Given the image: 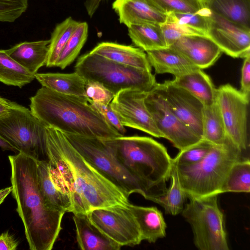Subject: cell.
<instances>
[{
  "label": "cell",
  "instance_id": "cell-6",
  "mask_svg": "<svg viewBox=\"0 0 250 250\" xmlns=\"http://www.w3.org/2000/svg\"><path fill=\"white\" fill-rule=\"evenodd\" d=\"M78 152L102 174L121 189L128 197L139 193L152 201L163 194L137 178L125 168L111 153L102 139L63 133Z\"/></svg>",
  "mask_w": 250,
  "mask_h": 250
},
{
  "label": "cell",
  "instance_id": "cell-2",
  "mask_svg": "<svg viewBox=\"0 0 250 250\" xmlns=\"http://www.w3.org/2000/svg\"><path fill=\"white\" fill-rule=\"evenodd\" d=\"M12 193L17 211L24 227L31 250H51L62 229L65 213L53 210L45 204L40 192L35 158L19 152L8 156Z\"/></svg>",
  "mask_w": 250,
  "mask_h": 250
},
{
  "label": "cell",
  "instance_id": "cell-23",
  "mask_svg": "<svg viewBox=\"0 0 250 250\" xmlns=\"http://www.w3.org/2000/svg\"><path fill=\"white\" fill-rule=\"evenodd\" d=\"M35 79L42 84L59 93L87 97L86 82L77 72L71 73H46L35 75Z\"/></svg>",
  "mask_w": 250,
  "mask_h": 250
},
{
  "label": "cell",
  "instance_id": "cell-39",
  "mask_svg": "<svg viewBox=\"0 0 250 250\" xmlns=\"http://www.w3.org/2000/svg\"><path fill=\"white\" fill-rule=\"evenodd\" d=\"M85 88L86 96L94 102L108 104L115 96L113 93L98 82H86Z\"/></svg>",
  "mask_w": 250,
  "mask_h": 250
},
{
  "label": "cell",
  "instance_id": "cell-14",
  "mask_svg": "<svg viewBox=\"0 0 250 250\" xmlns=\"http://www.w3.org/2000/svg\"><path fill=\"white\" fill-rule=\"evenodd\" d=\"M207 36L222 52L233 58L250 54V29L228 20L210 11Z\"/></svg>",
  "mask_w": 250,
  "mask_h": 250
},
{
  "label": "cell",
  "instance_id": "cell-10",
  "mask_svg": "<svg viewBox=\"0 0 250 250\" xmlns=\"http://www.w3.org/2000/svg\"><path fill=\"white\" fill-rule=\"evenodd\" d=\"M249 97L229 84L216 89V102L219 108L228 138L247 157L249 147L248 134Z\"/></svg>",
  "mask_w": 250,
  "mask_h": 250
},
{
  "label": "cell",
  "instance_id": "cell-9",
  "mask_svg": "<svg viewBox=\"0 0 250 250\" xmlns=\"http://www.w3.org/2000/svg\"><path fill=\"white\" fill-rule=\"evenodd\" d=\"M0 136L19 152L37 160L45 156V125L30 109L15 102L8 112L0 118Z\"/></svg>",
  "mask_w": 250,
  "mask_h": 250
},
{
  "label": "cell",
  "instance_id": "cell-35",
  "mask_svg": "<svg viewBox=\"0 0 250 250\" xmlns=\"http://www.w3.org/2000/svg\"><path fill=\"white\" fill-rule=\"evenodd\" d=\"M160 26L167 47L182 37L192 35H202L180 23L173 13H167L166 19L160 24Z\"/></svg>",
  "mask_w": 250,
  "mask_h": 250
},
{
  "label": "cell",
  "instance_id": "cell-31",
  "mask_svg": "<svg viewBox=\"0 0 250 250\" xmlns=\"http://www.w3.org/2000/svg\"><path fill=\"white\" fill-rule=\"evenodd\" d=\"M79 22L69 17L56 26L50 39L47 67L55 66L60 54Z\"/></svg>",
  "mask_w": 250,
  "mask_h": 250
},
{
  "label": "cell",
  "instance_id": "cell-12",
  "mask_svg": "<svg viewBox=\"0 0 250 250\" xmlns=\"http://www.w3.org/2000/svg\"><path fill=\"white\" fill-rule=\"evenodd\" d=\"M145 103L163 138L180 151L202 140L175 115L156 86L147 93Z\"/></svg>",
  "mask_w": 250,
  "mask_h": 250
},
{
  "label": "cell",
  "instance_id": "cell-18",
  "mask_svg": "<svg viewBox=\"0 0 250 250\" xmlns=\"http://www.w3.org/2000/svg\"><path fill=\"white\" fill-rule=\"evenodd\" d=\"M77 244L83 250H119L122 246L106 236L89 220L87 214H73Z\"/></svg>",
  "mask_w": 250,
  "mask_h": 250
},
{
  "label": "cell",
  "instance_id": "cell-22",
  "mask_svg": "<svg viewBox=\"0 0 250 250\" xmlns=\"http://www.w3.org/2000/svg\"><path fill=\"white\" fill-rule=\"evenodd\" d=\"M128 207L137 222L142 241L155 243L166 236L167 225L162 212L157 208L131 203Z\"/></svg>",
  "mask_w": 250,
  "mask_h": 250
},
{
  "label": "cell",
  "instance_id": "cell-27",
  "mask_svg": "<svg viewBox=\"0 0 250 250\" xmlns=\"http://www.w3.org/2000/svg\"><path fill=\"white\" fill-rule=\"evenodd\" d=\"M127 28L133 43L144 51L167 47L160 24H135Z\"/></svg>",
  "mask_w": 250,
  "mask_h": 250
},
{
  "label": "cell",
  "instance_id": "cell-42",
  "mask_svg": "<svg viewBox=\"0 0 250 250\" xmlns=\"http://www.w3.org/2000/svg\"><path fill=\"white\" fill-rule=\"evenodd\" d=\"M19 244V242L8 230L0 235V250H16Z\"/></svg>",
  "mask_w": 250,
  "mask_h": 250
},
{
  "label": "cell",
  "instance_id": "cell-43",
  "mask_svg": "<svg viewBox=\"0 0 250 250\" xmlns=\"http://www.w3.org/2000/svg\"><path fill=\"white\" fill-rule=\"evenodd\" d=\"M13 102L0 96V118L6 115L12 107Z\"/></svg>",
  "mask_w": 250,
  "mask_h": 250
},
{
  "label": "cell",
  "instance_id": "cell-19",
  "mask_svg": "<svg viewBox=\"0 0 250 250\" xmlns=\"http://www.w3.org/2000/svg\"><path fill=\"white\" fill-rule=\"evenodd\" d=\"M90 52L117 63L151 71L146 54L140 48L112 42H102Z\"/></svg>",
  "mask_w": 250,
  "mask_h": 250
},
{
  "label": "cell",
  "instance_id": "cell-4",
  "mask_svg": "<svg viewBox=\"0 0 250 250\" xmlns=\"http://www.w3.org/2000/svg\"><path fill=\"white\" fill-rule=\"evenodd\" d=\"M102 140L131 173L163 194L165 192L172 159L163 145L150 137L137 136Z\"/></svg>",
  "mask_w": 250,
  "mask_h": 250
},
{
  "label": "cell",
  "instance_id": "cell-1",
  "mask_svg": "<svg viewBox=\"0 0 250 250\" xmlns=\"http://www.w3.org/2000/svg\"><path fill=\"white\" fill-rule=\"evenodd\" d=\"M45 152L50 175L70 199V212L87 214L98 208L128 206V197L87 162L62 132L45 126Z\"/></svg>",
  "mask_w": 250,
  "mask_h": 250
},
{
  "label": "cell",
  "instance_id": "cell-37",
  "mask_svg": "<svg viewBox=\"0 0 250 250\" xmlns=\"http://www.w3.org/2000/svg\"><path fill=\"white\" fill-rule=\"evenodd\" d=\"M209 12L210 10L205 7L196 13L174 14L180 23L201 35L207 36L208 28V16Z\"/></svg>",
  "mask_w": 250,
  "mask_h": 250
},
{
  "label": "cell",
  "instance_id": "cell-44",
  "mask_svg": "<svg viewBox=\"0 0 250 250\" xmlns=\"http://www.w3.org/2000/svg\"><path fill=\"white\" fill-rule=\"evenodd\" d=\"M102 0H86L85 6L88 15L92 17L98 7Z\"/></svg>",
  "mask_w": 250,
  "mask_h": 250
},
{
  "label": "cell",
  "instance_id": "cell-21",
  "mask_svg": "<svg viewBox=\"0 0 250 250\" xmlns=\"http://www.w3.org/2000/svg\"><path fill=\"white\" fill-rule=\"evenodd\" d=\"M49 43L50 40L24 42L5 51L22 66L35 74L41 67L46 64Z\"/></svg>",
  "mask_w": 250,
  "mask_h": 250
},
{
  "label": "cell",
  "instance_id": "cell-40",
  "mask_svg": "<svg viewBox=\"0 0 250 250\" xmlns=\"http://www.w3.org/2000/svg\"><path fill=\"white\" fill-rule=\"evenodd\" d=\"M89 103L104 117L106 122L118 132L123 135L126 132L125 126L122 124L117 114L111 108L110 104H105L94 102L89 99Z\"/></svg>",
  "mask_w": 250,
  "mask_h": 250
},
{
  "label": "cell",
  "instance_id": "cell-33",
  "mask_svg": "<svg viewBox=\"0 0 250 250\" xmlns=\"http://www.w3.org/2000/svg\"><path fill=\"white\" fill-rule=\"evenodd\" d=\"M88 30L86 22H79L60 54L55 66L63 69L74 62L86 41Z\"/></svg>",
  "mask_w": 250,
  "mask_h": 250
},
{
  "label": "cell",
  "instance_id": "cell-7",
  "mask_svg": "<svg viewBox=\"0 0 250 250\" xmlns=\"http://www.w3.org/2000/svg\"><path fill=\"white\" fill-rule=\"evenodd\" d=\"M75 70L85 82H98L115 95L130 88L148 92L157 83L151 71L117 63L91 52L78 59Z\"/></svg>",
  "mask_w": 250,
  "mask_h": 250
},
{
  "label": "cell",
  "instance_id": "cell-13",
  "mask_svg": "<svg viewBox=\"0 0 250 250\" xmlns=\"http://www.w3.org/2000/svg\"><path fill=\"white\" fill-rule=\"evenodd\" d=\"M147 93L136 89H124L115 95L110 105L124 126L163 138L146 106Z\"/></svg>",
  "mask_w": 250,
  "mask_h": 250
},
{
  "label": "cell",
  "instance_id": "cell-24",
  "mask_svg": "<svg viewBox=\"0 0 250 250\" xmlns=\"http://www.w3.org/2000/svg\"><path fill=\"white\" fill-rule=\"evenodd\" d=\"M37 172L40 192L46 206L54 210L70 212V199L51 179L46 160L37 161Z\"/></svg>",
  "mask_w": 250,
  "mask_h": 250
},
{
  "label": "cell",
  "instance_id": "cell-3",
  "mask_svg": "<svg viewBox=\"0 0 250 250\" xmlns=\"http://www.w3.org/2000/svg\"><path fill=\"white\" fill-rule=\"evenodd\" d=\"M30 101L31 112L45 126L101 139L123 136L90 105L87 97L64 95L42 86Z\"/></svg>",
  "mask_w": 250,
  "mask_h": 250
},
{
  "label": "cell",
  "instance_id": "cell-32",
  "mask_svg": "<svg viewBox=\"0 0 250 250\" xmlns=\"http://www.w3.org/2000/svg\"><path fill=\"white\" fill-rule=\"evenodd\" d=\"M250 191V158L236 162L231 167L225 181L221 193Z\"/></svg>",
  "mask_w": 250,
  "mask_h": 250
},
{
  "label": "cell",
  "instance_id": "cell-8",
  "mask_svg": "<svg viewBox=\"0 0 250 250\" xmlns=\"http://www.w3.org/2000/svg\"><path fill=\"white\" fill-rule=\"evenodd\" d=\"M218 195L189 198L182 212L191 227L194 243L200 250H229L224 215Z\"/></svg>",
  "mask_w": 250,
  "mask_h": 250
},
{
  "label": "cell",
  "instance_id": "cell-25",
  "mask_svg": "<svg viewBox=\"0 0 250 250\" xmlns=\"http://www.w3.org/2000/svg\"><path fill=\"white\" fill-rule=\"evenodd\" d=\"M172 82L191 93L205 106L215 102L217 89L208 76L201 69L176 77Z\"/></svg>",
  "mask_w": 250,
  "mask_h": 250
},
{
  "label": "cell",
  "instance_id": "cell-34",
  "mask_svg": "<svg viewBox=\"0 0 250 250\" xmlns=\"http://www.w3.org/2000/svg\"><path fill=\"white\" fill-rule=\"evenodd\" d=\"M164 13H194L205 8L202 0H147Z\"/></svg>",
  "mask_w": 250,
  "mask_h": 250
},
{
  "label": "cell",
  "instance_id": "cell-26",
  "mask_svg": "<svg viewBox=\"0 0 250 250\" xmlns=\"http://www.w3.org/2000/svg\"><path fill=\"white\" fill-rule=\"evenodd\" d=\"M205 8L229 21L250 29V0H202Z\"/></svg>",
  "mask_w": 250,
  "mask_h": 250
},
{
  "label": "cell",
  "instance_id": "cell-29",
  "mask_svg": "<svg viewBox=\"0 0 250 250\" xmlns=\"http://www.w3.org/2000/svg\"><path fill=\"white\" fill-rule=\"evenodd\" d=\"M35 75L12 58L5 50H0V82L21 88L32 82Z\"/></svg>",
  "mask_w": 250,
  "mask_h": 250
},
{
  "label": "cell",
  "instance_id": "cell-46",
  "mask_svg": "<svg viewBox=\"0 0 250 250\" xmlns=\"http://www.w3.org/2000/svg\"><path fill=\"white\" fill-rule=\"evenodd\" d=\"M12 190V186L0 190V205L4 201L8 195L11 192Z\"/></svg>",
  "mask_w": 250,
  "mask_h": 250
},
{
  "label": "cell",
  "instance_id": "cell-11",
  "mask_svg": "<svg viewBox=\"0 0 250 250\" xmlns=\"http://www.w3.org/2000/svg\"><path fill=\"white\" fill-rule=\"evenodd\" d=\"M128 206L95 208L87 215L90 222L110 239L122 247H133L140 244L142 239L137 222Z\"/></svg>",
  "mask_w": 250,
  "mask_h": 250
},
{
  "label": "cell",
  "instance_id": "cell-5",
  "mask_svg": "<svg viewBox=\"0 0 250 250\" xmlns=\"http://www.w3.org/2000/svg\"><path fill=\"white\" fill-rule=\"evenodd\" d=\"M250 158L228 138L225 144L213 145L197 163L177 165L178 179L187 197L202 198L218 195L232 166L237 161Z\"/></svg>",
  "mask_w": 250,
  "mask_h": 250
},
{
  "label": "cell",
  "instance_id": "cell-30",
  "mask_svg": "<svg viewBox=\"0 0 250 250\" xmlns=\"http://www.w3.org/2000/svg\"><path fill=\"white\" fill-rule=\"evenodd\" d=\"M169 179L170 185L169 188L163 195L154 199L152 201L162 206L166 213L174 216L182 211L187 197L179 182L176 167L172 163Z\"/></svg>",
  "mask_w": 250,
  "mask_h": 250
},
{
  "label": "cell",
  "instance_id": "cell-16",
  "mask_svg": "<svg viewBox=\"0 0 250 250\" xmlns=\"http://www.w3.org/2000/svg\"><path fill=\"white\" fill-rule=\"evenodd\" d=\"M168 47L180 53L201 69L213 65L222 53L210 38L200 35L182 37Z\"/></svg>",
  "mask_w": 250,
  "mask_h": 250
},
{
  "label": "cell",
  "instance_id": "cell-41",
  "mask_svg": "<svg viewBox=\"0 0 250 250\" xmlns=\"http://www.w3.org/2000/svg\"><path fill=\"white\" fill-rule=\"evenodd\" d=\"M250 98V54L244 58L241 69V87L239 90Z\"/></svg>",
  "mask_w": 250,
  "mask_h": 250
},
{
  "label": "cell",
  "instance_id": "cell-20",
  "mask_svg": "<svg viewBox=\"0 0 250 250\" xmlns=\"http://www.w3.org/2000/svg\"><path fill=\"white\" fill-rule=\"evenodd\" d=\"M146 52L151 66L157 74L169 73L176 77L200 69L170 47Z\"/></svg>",
  "mask_w": 250,
  "mask_h": 250
},
{
  "label": "cell",
  "instance_id": "cell-15",
  "mask_svg": "<svg viewBox=\"0 0 250 250\" xmlns=\"http://www.w3.org/2000/svg\"><path fill=\"white\" fill-rule=\"evenodd\" d=\"M156 87L175 115L202 139L204 104L172 81L157 83Z\"/></svg>",
  "mask_w": 250,
  "mask_h": 250
},
{
  "label": "cell",
  "instance_id": "cell-38",
  "mask_svg": "<svg viewBox=\"0 0 250 250\" xmlns=\"http://www.w3.org/2000/svg\"><path fill=\"white\" fill-rule=\"evenodd\" d=\"M28 0H0V21L13 22L27 10Z\"/></svg>",
  "mask_w": 250,
  "mask_h": 250
},
{
  "label": "cell",
  "instance_id": "cell-45",
  "mask_svg": "<svg viewBox=\"0 0 250 250\" xmlns=\"http://www.w3.org/2000/svg\"><path fill=\"white\" fill-rule=\"evenodd\" d=\"M0 147L3 150L12 151L14 152H19L18 150L11 145L7 141L0 136Z\"/></svg>",
  "mask_w": 250,
  "mask_h": 250
},
{
  "label": "cell",
  "instance_id": "cell-36",
  "mask_svg": "<svg viewBox=\"0 0 250 250\" xmlns=\"http://www.w3.org/2000/svg\"><path fill=\"white\" fill-rule=\"evenodd\" d=\"M214 145L204 140L180 151L172 159V164L177 165H191L201 161L208 153Z\"/></svg>",
  "mask_w": 250,
  "mask_h": 250
},
{
  "label": "cell",
  "instance_id": "cell-28",
  "mask_svg": "<svg viewBox=\"0 0 250 250\" xmlns=\"http://www.w3.org/2000/svg\"><path fill=\"white\" fill-rule=\"evenodd\" d=\"M202 139L214 145H222L228 140L223 120L217 104L204 107Z\"/></svg>",
  "mask_w": 250,
  "mask_h": 250
},
{
  "label": "cell",
  "instance_id": "cell-17",
  "mask_svg": "<svg viewBox=\"0 0 250 250\" xmlns=\"http://www.w3.org/2000/svg\"><path fill=\"white\" fill-rule=\"evenodd\" d=\"M112 8L121 23L127 27L144 23L161 24L167 14L157 9L147 0H115Z\"/></svg>",
  "mask_w": 250,
  "mask_h": 250
}]
</instances>
